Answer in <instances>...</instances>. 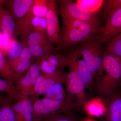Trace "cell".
Segmentation results:
<instances>
[{"mask_svg":"<svg viewBox=\"0 0 121 121\" xmlns=\"http://www.w3.org/2000/svg\"><path fill=\"white\" fill-rule=\"evenodd\" d=\"M0 93H4L12 99L26 98L19 93L13 83L0 78Z\"/></svg>","mask_w":121,"mask_h":121,"instance_id":"ffe728a7","label":"cell"},{"mask_svg":"<svg viewBox=\"0 0 121 121\" xmlns=\"http://www.w3.org/2000/svg\"><path fill=\"white\" fill-rule=\"evenodd\" d=\"M73 106L68 99L60 101L38 98L34 103L33 121H39L54 115L71 113Z\"/></svg>","mask_w":121,"mask_h":121,"instance_id":"5b68a950","label":"cell"},{"mask_svg":"<svg viewBox=\"0 0 121 121\" xmlns=\"http://www.w3.org/2000/svg\"><path fill=\"white\" fill-rule=\"evenodd\" d=\"M50 64L58 69H64L67 67V56H65L54 52L44 56Z\"/></svg>","mask_w":121,"mask_h":121,"instance_id":"603a6c76","label":"cell"},{"mask_svg":"<svg viewBox=\"0 0 121 121\" xmlns=\"http://www.w3.org/2000/svg\"><path fill=\"white\" fill-rule=\"evenodd\" d=\"M58 12L56 1L50 0L48 11L45 17L47 21L46 36L52 44L56 46V48L60 45L62 36Z\"/></svg>","mask_w":121,"mask_h":121,"instance_id":"52a82bcc","label":"cell"},{"mask_svg":"<svg viewBox=\"0 0 121 121\" xmlns=\"http://www.w3.org/2000/svg\"><path fill=\"white\" fill-rule=\"evenodd\" d=\"M22 43L26 46L32 44H38L48 47L54 46L48 41L46 36L35 32L30 33L25 41Z\"/></svg>","mask_w":121,"mask_h":121,"instance_id":"484cf974","label":"cell"},{"mask_svg":"<svg viewBox=\"0 0 121 121\" xmlns=\"http://www.w3.org/2000/svg\"><path fill=\"white\" fill-rule=\"evenodd\" d=\"M86 109L89 113L95 116H99L104 114L106 107L104 104L99 101L94 100L87 104Z\"/></svg>","mask_w":121,"mask_h":121,"instance_id":"83f0119b","label":"cell"},{"mask_svg":"<svg viewBox=\"0 0 121 121\" xmlns=\"http://www.w3.org/2000/svg\"><path fill=\"white\" fill-rule=\"evenodd\" d=\"M40 20V17L27 14L24 17L15 22V36H19L23 43L31 33L35 32L39 33Z\"/></svg>","mask_w":121,"mask_h":121,"instance_id":"7c38bea8","label":"cell"},{"mask_svg":"<svg viewBox=\"0 0 121 121\" xmlns=\"http://www.w3.org/2000/svg\"><path fill=\"white\" fill-rule=\"evenodd\" d=\"M8 61L10 67L13 71L21 75L25 73L35 62L28 60L20 56L15 59L8 60Z\"/></svg>","mask_w":121,"mask_h":121,"instance_id":"44dd1931","label":"cell"},{"mask_svg":"<svg viewBox=\"0 0 121 121\" xmlns=\"http://www.w3.org/2000/svg\"><path fill=\"white\" fill-rule=\"evenodd\" d=\"M50 0H33L27 14L32 16L45 17L49 8Z\"/></svg>","mask_w":121,"mask_h":121,"instance_id":"ac0fdd59","label":"cell"},{"mask_svg":"<svg viewBox=\"0 0 121 121\" xmlns=\"http://www.w3.org/2000/svg\"><path fill=\"white\" fill-rule=\"evenodd\" d=\"M120 68H121V58H120Z\"/></svg>","mask_w":121,"mask_h":121,"instance_id":"d590c367","label":"cell"},{"mask_svg":"<svg viewBox=\"0 0 121 121\" xmlns=\"http://www.w3.org/2000/svg\"><path fill=\"white\" fill-rule=\"evenodd\" d=\"M47 28V21L46 17H40L39 24V33L46 36Z\"/></svg>","mask_w":121,"mask_h":121,"instance_id":"836d02e7","label":"cell"},{"mask_svg":"<svg viewBox=\"0 0 121 121\" xmlns=\"http://www.w3.org/2000/svg\"><path fill=\"white\" fill-rule=\"evenodd\" d=\"M40 73L39 62L36 60L27 71L14 83L18 92L26 97L31 95Z\"/></svg>","mask_w":121,"mask_h":121,"instance_id":"ba28073f","label":"cell"},{"mask_svg":"<svg viewBox=\"0 0 121 121\" xmlns=\"http://www.w3.org/2000/svg\"><path fill=\"white\" fill-rule=\"evenodd\" d=\"M101 71L105 72V74H101L98 76L101 77L97 84V90L103 97L110 96L116 90L121 79L120 58L104 52Z\"/></svg>","mask_w":121,"mask_h":121,"instance_id":"7a4b0ae2","label":"cell"},{"mask_svg":"<svg viewBox=\"0 0 121 121\" xmlns=\"http://www.w3.org/2000/svg\"><path fill=\"white\" fill-rule=\"evenodd\" d=\"M39 121H75L71 113L54 115Z\"/></svg>","mask_w":121,"mask_h":121,"instance_id":"1f68e13d","label":"cell"},{"mask_svg":"<svg viewBox=\"0 0 121 121\" xmlns=\"http://www.w3.org/2000/svg\"><path fill=\"white\" fill-rule=\"evenodd\" d=\"M28 47L30 52L36 59H39L46 56L48 54L56 51L54 46L48 47L36 44H31Z\"/></svg>","mask_w":121,"mask_h":121,"instance_id":"cb8c5ba5","label":"cell"},{"mask_svg":"<svg viewBox=\"0 0 121 121\" xmlns=\"http://www.w3.org/2000/svg\"><path fill=\"white\" fill-rule=\"evenodd\" d=\"M37 60L39 62L41 73L45 74H53L60 70L51 65L44 57Z\"/></svg>","mask_w":121,"mask_h":121,"instance_id":"4dcf8cb0","label":"cell"},{"mask_svg":"<svg viewBox=\"0 0 121 121\" xmlns=\"http://www.w3.org/2000/svg\"><path fill=\"white\" fill-rule=\"evenodd\" d=\"M22 75L13 71L9 65L4 52L0 50V76L14 84Z\"/></svg>","mask_w":121,"mask_h":121,"instance_id":"9a60e30c","label":"cell"},{"mask_svg":"<svg viewBox=\"0 0 121 121\" xmlns=\"http://www.w3.org/2000/svg\"><path fill=\"white\" fill-rule=\"evenodd\" d=\"M76 2L84 9L94 15L97 14L104 5L103 0H78Z\"/></svg>","mask_w":121,"mask_h":121,"instance_id":"7402d4cb","label":"cell"},{"mask_svg":"<svg viewBox=\"0 0 121 121\" xmlns=\"http://www.w3.org/2000/svg\"><path fill=\"white\" fill-rule=\"evenodd\" d=\"M67 56L68 72L65 83L68 92L67 99L73 104V101L75 98L78 104L84 105L86 103L84 92L86 87L77 70L76 59L78 53L75 50Z\"/></svg>","mask_w":121,"mask_h":121,"instance_id":"3957f363","label":"cell"},{"mask_svg":"<svg viewBox=\"0 0 121 121\" xmlns=\"http://www.w3.org/2000/svg\"><path fill=\"white\" fill-rule=\"evenodd\" d=\"M38 98L30 95L15 100L12 105L16 121H33L34 103Z\"/></svg>","mask_w":121,"mask_h":121,"instance_id":"8fae6325","label":"cell"},{"mask_svg":"<svg viewBox=\"0 0 121 121\" xmlns=\"http://www.w3.org/2000/svg\"><path fill=\"white\" fill-rule=\"evenodd\" d=\"M67 74L64 69H60L56 72L52 74L41 73L36 83L32 96L39 98L43 95L49 88L56 83H65Z\"/></svg>","mask_w":121,"mask_h":121,"instance_id":"9c48e42d","label":"cell"},{"mask_svg":"<svg viewBox=\"0 0 121 121\" xmlns=\"http://www.w3.org/2000/svg\"><path fill=\"white\" fill-rule=\"evenodd\" d=\"M0 27L5 39L11 40L15 36V21L0 3Z\"/></svg>","mask_w":121,"mask_h":121,"instance_id":"5bb4252c","label":"cell"},{"mask_svg":"<svg viewBox=\"0 0 121 121\" xmlns=\"http://www.w3.org/2000/svg\"><path fill=\"white\" fill-rule=\"evenodd\" d=\"M105 15L107 18L113 13L121 8V0H105Z\"/></svg>","mask_w":121,"mask_h":121,"instance_id":"f546056e","label":"cell"},{"mask_svg":"<svg viewBox=\"0 0 121 121\" xmlns=\"http://www.w3.org/2000/svg\"></svg>","mask_w":121,"mask_h":121,"instance_id":"8d00e7d4","label":"cell"},{"mask_svg":"<svg viewBox=\"0 0 121 121\" xmlns=\"http://www.w3.org/2000/svg\"><path fill=\"white\" fill-rule=\"evenodd\" d=\"M105 107L108 121H121V96L112 98Z\"/></svg>","mask_w":121,"mask_h":121,"instance_id":"e0dca14e","label":"cell"},{"mask_svg":"<svg viewBox=\"0 0 121 121\" xmlns=\"http://www.w3.org/2000/svg\"><path fill=\"white\" fill-rule=\"evenodd\" d=\"M4 37L0 27V50L3 51L4 46Z\"/></svg>","mask_w":121,"mask_h":121,"instance_id":"e575fe53","label":"cell"},{"mask_svg":"<svg viewBox=\"0 0 121 121\" xmlns=\"http://www.w3.org/2000/svg\"><path fill=\"white\" fill-rule=\"evenodd\" d=\"M77 53L76 65L78 74L86 87L90 90L93 85L94 76L84 60L79 58V55L78 52Z\"/></svg>","mask_w":121,"mask_h":121,"instance_id":"2e32d148","label":"cell"},{"mask_svg":"<svg viewBox=\"0 0 121 121\" xmlns=\"http://www.w3.org/2000/svg\"><path fill=\"white\" fill-rule=\"evenodd\" d=\"M59 46L56 50L69 48L94 36L100 29L99 25L80 20H63Z\"/></svg>","mask_w":121,"mask_h":121,"instance_id":"6da1fadb","label":"cell"},{"mask_svg":"<svg viewBox=\"0 0 121 121\" xmlns=\"http://www.w3.org/2000/svg\"><path fill=\"white\" fill-rule=\"evenodd\" d=\"M105 52L121 58V32L108 41Z\"/></svg>","mask_w":121,"mask_h":121,"instance_id":"d4e9b609","label":"cell"},{"mask_svg":"<svg viewBox=\"0 0 121 121\" xmlns=\"http://www.w3.org/2000/svg\"><path fill=\"white\" fill-rule=\"evenodd\" d=\"M11 45L7 52L5 53L8 60H12L17 58L22 53L24 45L13 37L11 39Z\"/></svg>","mask_w":121,"mask_h":121,"instance_id":"4316f807","label":"cell"},{"mask_svg":"<svg viewBox=\"0 0 121 121\" xmlns=\"http://www.w3.org/2000/svg\"><path fill=\"white\" fill-rule=\"evenodd\" d=\"M58 12L62 20L67 19L80 20L99 25L97 15L91 13L72 0H59L56 1Z\"/></svg>","mask_w":121,"mask_h":121,"instance_id":"8992f818","label":"cell"},{"mask_svg":"<svg viewBox=\"0 0 121 121\" xmlns=\"http://www.w3.org/2000/svg\"><path fill=\"white\" fill-rule=\"evenodd\" d=\"M33 0H0L15 22L24 17L30 9Z\"/></svg>","mask_w":121,"mask_h":121,"instance_id":"4fadbf2b","label":"cell"},{"mask_svg":"<svg viewBox=\"0 0 121 121\" xmlns=\"http://www.w3.org/2000/svg\"><path fill=\"white\" fill-rule=\"evenodd\" d=\"M121 32V8L111 14L105 26L100 28L96 37L104 43L110 40Z\"/></svg>","mask_w":121,"mask_h":121,"instance_id":"30bf717a","label":"cell"},{"mask_svg":"<svg viewBox=\"0 0 121 121\" xmlns=\"http://www.w3.org/2000/svg\"><path fill=\"white\" fill-rule=\"evenodd\" d=\"M103 43L95 36L80 43L76 51L83 59L94 76L97 77L101 69Z\"/></svg>","mask_w":121,"mask_h":121,"instance_id":"277c9868","label":"cell"},{"mask_svg":"<svg viewBox=\"0 0 121 121\" xmlns=\"http://www.w3.org/2000/svg\"><path fill=\"white\" fill-rule=\"evenodd\" d=\"M12 100L6 94L0 93V109L3 106L12 102Z\"/></svg>","mask_w":121,"mask_h":121,"instance_id":"d6a6232c","label":"cell"},{"mask_svg":"<svg viewBox=\"0 0 121 121\" xmlns=\"http://www.w3.org/2000/svg\"><path fill=\"white\" fill-rule=\"evenodd\" d=\"M0 121H16L12 102L5 105L1 108Z\"/></svg>","mask_w":121,"mask_h":121,"instance_id":"f1b7e54d","label":"cell"},{"mask_svg":"<svg viewBox=\"0 0 121 121\" xmlns=\"http://www.w3.org/2000/svg\"><path fill=\"white\" fill-rule=\"evenodd\" d=\"M43 95L44 98L56 101H63L68 99L62 83H56L52 85L44 94Z\"/></svg>","mask_w":121,"mask_h":121,"instance_id":"d6986e66","label":"cell"}]
</instances>
